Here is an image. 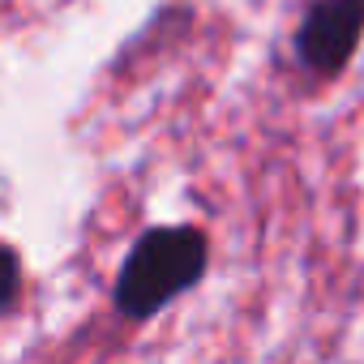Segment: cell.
Listing matches in <instances>:
<instances>
[{
    "mask_svg": "<svg viewBox=\"0 0 364 364\" xmlns=\"http://www.w3.org/2000/svg\"><path fill=\"white\" fill-rule=\"evenodd\" d=\"M210 270V240L202 228L171 223L146 228L120 262L112 283V304L124 321H150L171 300L193 291Z\"/></svg>",
    "mask_w": 364,
    "mask_h": 364,
    "instance_id": "6da1fadb",
    "label": "cell"
},
{
    "mask_svg": "<svg viewBox=\"0 0 364 364\" xmlns=\"http://www.w3.org/2000/svg\"><path fill=\"white\" fill-rule=\"evenodd\" d=\"M364 39V0H309L296 31V60L313 77H338Z\"/></svg>",
    "mask_w": 364,
    "mask_h": 364,
    "instance_id": "7a4b0ae2",
    "label": "cell"
},
{
    "mask_svg": "<svg viewBox=\"0 0 364 364\" xmlns=\"http://www.w3.org/2000/svg\"><path fill=\"white\" fill-rule=\"evenodd\" d=\"M22 300V257L14 245L0 240V317L14 313Z\"/></svg>",
    "mask_w": 364,
    "mask_h": 364,
    "instance_id": "3957f363",
    "label": "cell"
}]
</instances>
